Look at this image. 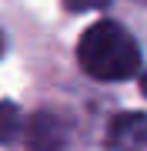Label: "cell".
<instances>
[{"label": "cell", "mask_w": 147, "mask_h": 151, "mask_svg": "<svg viewBox=\"0 0 147 151\" xmlns=\"http://www.w3.org/2000/svg\"><path fill=\"white\" fill-rule=\"evenodd\" d=\"M107 148L110 151H147V114L141 111L117 114L107 128Z\"/></svg>", "instance_id": "7a4b0ae2"}, {"label": "cell", "mask_w": 147, "mask_h": 151, "mask_svg": "<svg viewBox=\"0 0 147 151\" xmlns=\"http://www.w3.org/2000/svg\"><path fill=\"white\" fill-rule=\"evenodd\" d=\"M141 91L147 94V70H144V77H141Z\"/></svg>", "instance_id": "8992f818"}, {"label": "cell", "mask_w": 147, "mask_h": 151, "mask_svg": "<svg viewBox=\"0 0 147 151\" xmlns=\"http://www.w3.org/2000/svg\"><path fill=\"white\" fill-rule=\"evenodd\" d=\"M20 124H23L20 108L10 104V101H4V104H0V141H13L17 131H20Z\"/></svg>", "instance_id": "277c9868"}, {"label": "cell", "mask_w": 147, "mask_h": 151, "mask_svg": "<svg viewBox=\"0 0 147 151\" xmlns=\"http://www.w3.org/2000/svg\"><path fill=\"white\" fill-rule=\"evenodd\" d=\"M77 60L97 81H124V77H134V70L141 67V50L120 24L97 20L84 30L77 44Z\"/></svg>", "instance_id": "6da1fadb"}, {"label": "cell", "mask_w": 147, "mask_h": 151, "mask_svg": "<svg viewBox=\"0 0 147 151\" xmlns=\"http://www.w3.org/2000/svg\"><path fill=\"white\" fill-rule=\"evenodd\" d=\"M30 151H60L64 148V128H60L57 118H50V114H37L30 124Z\"/></svg>", "instance_id": "3957f363"}, {"label": "cell", "mask_w": 147, "mask_h": 151, "mask_svg": "<svg viewBox=\"0 0 147 151\" xmlns=\"http://www.w3.org/2000/svg\"><path fill=\"white\" fill-rule=\"evenodd\" d=\"M67 10H100L107 7V0H64Z\"/></svg>", "instance_id": "5b68a950"}, {"label": "cell", "mask_w": 147, "mask_h": 151, "mask_svg": "<svg viewBox=\"0 0 147 151\" xmlns=\"http://www.w3.org/2000/svg\"><path fill=\"white\" fill-rule=\"evenodd\" d=\"M0 50H4V37H0Z\"/></svg>", "instance_id": "52a82bcc"}]
</instances>
